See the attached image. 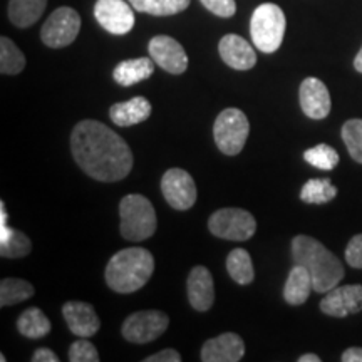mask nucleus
Here are the masks:
<instances>
[{
  "mask_svg": "<svg viewBox=\"0 0 362 362\" xmlns=\"http://www.w3.org/2000/svg\"><path fill=\"white\" fill-rule=\"evenodd\" d=\"M250 124L243 111L237 107H228L216 116L214 124V138L216 146L223 155L235 156L245 146Z\"/></svg>",
  "mask_w": 362,
  "mask_h": 362,
  "instance_id": "nucleus-6",
  "label": "nucleus"
},
{
  "mask_svg": "<svg viewBox=\"0 0 362 362\" xmlns=\"http://www.w3.org/2000/svg\"><path fill=\"white\" fill-rule=\"evenodd\" d=\"M354 67H356L357 72H361V74H362V47H361V51L357 52V56L354 59Z\"/></svg>",
  "mask_w": 362,
  "mask_h": 362,
  "instance_id": "nucleus-40",
  "label": "nucleus"
},
{
  "mask_svg": "<svg viewBox=\"0 0 362 362\" xmlns=\"http://www.w3.org/2000/svg\"><path fill=\"white\" fill-rule=\"evenodd\" d=\"M245 356V342L238 334L225 332L208 339L202 347L203 362H238Z\"/></svg>",
  "mask_w": 362,
  "mask_h": 362,
  "instance_id": "nucleus-16",
  "label": "nucleus"
},
{
  "mask_svg": "<svg viewBox=\"0 0 362 362\" xmlns=\"http://www.w3.org/2000/svg\"><path fill=\"white\" fill-rule=\"evenodd\" d=\"M161 192L168 205L175 210L187 211L197 202V185L188 171L171 168L163 175Z\"/></svg>",
  "mask_w": 362,
  "mask_h": 362,
  "instance_id": "nucleus-10",
  "label": "nucleus"
},
{
  "mask_svg": "<svg viewBox=\"0 0 362 362\" xmlns=\"http://www.w3.org/2000/svg\"><path fill=\"white\" fill-rule=\"evenodd\" d=\"M304 160L317 170L330 171L339 165V153L329 144H317V146L307 149Z\"/></svg>",
  "mask_w": 362,
  "mask_h": 362,
  "instance_id": "nucleus-29",
  "label": "nucleus"
},
{
  "mask_svg": "<svg viewBox=\"0 0 362 362\" xmlns=\"http://www.w3.org/2000/svg\"><path fill=\"white\" fill-rule=\"evenodd\" d=\"M312 291H314V284H312L309 270H307L305 267L296 264L292 267L284 287L285 302L291 305L305 304Z\"/></svg>",
  "mask_w": 362,
  "mask_h": 362,
  "instance_id": "nucleus-22",
  "label": "nucleus"
},
{
  "mask_svg": "<svg viewBox=\"0 0 362 362\" xmlns=\"http://www.w3.org/2000/svg\"><path fill=\"white\" fill-rule=\"evenodd\" d=\"M71 151L86 175L103 183L121 181L133 168L128 143L106 124L94 119L81 121L71 133Z\"/></svg>",
  "mask_w": 362,
  "mask_h": 362,
  "instance_id": "nucleus-1",
  "label": "nucleus"
},
{
  "mask_svg": "<svg viewBox=\"0 0 362 362\" xmlns=\"http://www.w3.org/2000/svg\"><path fill=\"white\" fill-rule=\"evenodd\" d=\"M320 310L330 317H349L362 310V285H337L325 292Z\"/></svg>",
  "mask_w": 362,
  "mask_h": 362,
  "instance_id": "nucleus-13",
  "label": "nucleus"
},
{
  "mask_svg": "<svg viewBox=\"0 0 362 362\" xmlns=\"http://www.w3.org/2000/svg\"><path fill=\"white\" fill-rule=\"evenodd\" d=\"M170 319L161 310H141L128 315L123 322V337L133 344L153 342L166 332Z\"/></svg>",
  "mask_w": 362,
  "mask_h": 362,
  "instance_id": "nucleus-9",
  "label": "nucleus"
},
{
  "mask_svg": "<svg viewBox=\"0 0 362 362\" xmlns=\"http://www.w3.org/2000/svg\"><path fill=\"white\" fill-rule=\"evenodd\" d=\"M25 67V56L6 35L0 37V72L6 76L21 74Z\"/></svg>",
  "mask_w": 362,
  "mask_h": 362,
  "instance_id": "nucleus-28",
  "label": "nucleus"
},
{
  "mask_svg": "<svg viewBox=\"0 0 362 362\" xmlns=\"http://www.w3.org/2000/svg\"><path fill=\"white\" fill-rule=\"evenodd\" d=\"M298 99L304 115L310 119H324L332 110L329 89L317 78H307L302 81L298 89Z\"/></svg>",
  "mask_w": 362,
  "mask_h": 362,
  "instance_id": "nucleus-14",
  "label": "nucleus"
},
{
  "mask_svg": "<svg viewBox=\"0 0 362 362\" xmlns=\"http://www.w3.org/2000/svg\"><path fill=\"white\" fill-rule=\"evenodd\" d=\"M337 197V188L327 178L309 180L300 189V200L309 205H324Z\"/></svg>",
  "mask_w": 362,
  "mask_h": 362,
  "instance_id": "nucleus-27",
  "label": "nucleus"
},
{
  "mask_svg": "<svg viewBox=\"0 0 362 362\" xmlns=\"http://www.w3.org/2000/svg\"><path fill=\"white\" fill-rule=\"evenodd\" d=\"M155 272V259L146 248L131 247L115 253L107 262L104 279L117 293H133L148 284Z\"/></svg>",
  "mask_w": 362,
  "mask_h": 362,
  "instance_id": "nucleus-3",
  "label": "nucleus"
},
{
  "mask_svg": "<svg viewBox=\"0 0 362 362\" xmlns=\"http://www.w3.org/2000/svg\"><path fill=\"white\" fill-rule=\"evenodd\" d=\"M226 272L238 285H248L255 279L252 257L245 248H235L226 257Z\"/></svg>",
  "mask_w": 362,
  "mask_h": 362,
  "instance_id": "nucleus-25",
  "label": "nucleus"
},
{
  "mask_svg": "<svg viewBox=\"0 0 362 362\" xmlns=\"http://www.w3.org/2000/svg\"><path fill=\"white\" fill-rule=\"evenodd\" d=\"M33 250V243L25 233L7 225V211L0 203V255L4 259H22Z\"/></svg>",
  "mask_w": 362,
  "mask_h": 362,
  "instance_id": "nucleus-19",
  "label": "nucleus"
},
{
  "mask_svg": "<svg viewBox=\"0 0 362 362\" xmlns=\"http://www.w3.org/2000/svg\"><path fill=\"white\" fill-rule=\"evenodd\" d=\"M34 285L22 279H2L0 282V305H16L34 297Z\"/></svg>",
  "mask_w": 362,
  "mask_h": 362,
  "instance_id": "nucleus-26",
  "label": "nucleus"
},
{
  "mask_svg": "<svg viewBox=\"0 0 362 362\" xmlns=\"http://www.w3.org/2000/svg\"><path fill=\"white\" fill-rule=\"evenodd\" d=\"M153 71H155V62L149 57H138L128 59V61L119 62L112 71V78L123 88H129L141 81L151 78Z\"/></svg>",
  "mask_w": 362,
  "mask_h": 362,
  "instance_id": "nucleus-21",
  "label": "nucleus"
},
{
  "mask_svg": "<svg viewBox=\"0 0 362 362\" xmlns=\"http://www.w3.org/2000/svg\"><path fill=\"white\" fill-rule=\"evenodd\" d=\"M151 103L146 98L138 96L129 99L126 103H117L115 106H111L110 116L111 121L116 126L121 128H129V126L139 124L143 121H146L151 116Z\"/></svg>",
  "mask_w": 362,
  "mask_h": 362,
  "instance_id": "nucleus-20",
  "label": "nucleus"
},
{
  "mask_svg": "<svg viewBox=\"0 0 362 362\" xmlns=\"http://www.w3.org/2000/svg\"><path fill=\"white\" fill-rule=\"evenodd\" d=\"M200 2L203 4V7L215 13L216 17H221V19L233 17L235 12H237L235 0H200Z\"/></svg>",
  "mask_w": 362,
  "mask_h": 362,
  "instance_id": "nucleus-33",
  "label": "nucleus"
},
{
  "mask_svg": "<svg viewBox=\"0 0 362 362\" xmlns=\"http://www.w3.org/2000/svg\"><path fill=\"white\" fill-rule=\"evenodd\" d=\"M342 139L351 158L362 165V119H349L342 126Z\"/></svg>",
  "mask_w": 362,
  "mask_h": 362,
  "instance_id": "nucleus-30",
  "label": "nucleus"
},
{
  "mask_svg": "<svg viewBox=\"0 0 362 362\" xmlns=\"http://www.w3.org/2000/svg\"><path fill=\"white\" fill-rule=\"evenodd\" d=\"M180 361H181L180 352L175 349L160 351V352H156V354L149 356L144 359V362H180Z\"/></svg>",
  "mask_w": 362,
  "mask_h": 362,
  "instance_id": "nucleus-35",
  "label": "nucleus"
},
{
  "mask_svg": "<svg viewBox=\"0 0 362 362\" xmlns=\"http://www.w3.org/2000/svg\"><path fill=\"white\" fill-rule=\"evenodd\" d=\"M298 362H320V357L315 354H304L298 357Z\"/></svg>",
  "mask_w": 362,
  "mask_h": 362,
  "instance_id": "nucleus-39",
  "label": "nucleus"
},
{
  "mask_svg": "<svg viewBox=\"0 0 362 362\" xmlns=\"http://www.w3.org/2000/svg\"><path fill=\"white\" fill-rule=\"evenodd\" d=\"M69 361L71 362H98L99 354L93 344L88 339H81L69 347Z\"/></svg>",
  "mask_w": 362,
  "mask_h": 362,
  "instance_id": "nucleus-32",
  "label": "nucleus"
},
{
  "mask_svg": "<svg viewBox=\"0 0 362 362\" xmlns=\"http://www.w3.org/2000/svg\"><path fill=\"white\" fill-rule=\"evenodd\" d=\"M342 362H362V347H349L342 352Z\"/></svg>",
  "mask_w": 362,
  "mask_h": 362,
  "instance_id": "nucleus-37",
  "label": "nucleus"
},
{
  "mask_svg": "<svg viewBox=\"0 0 362 362\" xmlns=\"http://www.w3.org/2000/svg\"><path fill=\"white\" fill-rule=\"evenodd\" d=\"M208 230L215 237L233 242H245L255 235L257 221L243 208H221L208 220Z\"/></svg>",
  "mask_w": 362,
  "mask_h": 362,
  "instance_id": "nucleus-7",
  "label": "nucleus"
},
{
  "mask_svg": "<svg viewBox=\"0 0 362 362\" xmlns=\"http://www.w3.org/2000/svg\"><path fill=\"white\" fill-rule=\"evenodd\" d=\"M133 11V6L124 0H98L94 6V17L110 34L124 35L134 27Z\"/></svg>",
  "mask_w": 362,
  "mask_h": 362,
  "instance_id": "nucleus-11",
  "label": "nucleus"
},
{
  "mask_svg": "<svg viewBox=\"0 0 362 362\" xmlns=\"http://www.w3.org/2000/svg\"><path fill=\"white\" fill-rule=\"evenodd\" d=\"M292 259L296 264L309 270L314 291L325 293L337 287L344 279L342 262L309 235H297L292 240Z\"/></svg>",
  "mask_w": 362,
  "mask_h": 362,
  "instance_id": "nucleus-2",
  "label": "nucleus"
},
{
  "mask_svg": "<svg viewBox=\"0 0 362 362\" xmlns=\"http://www.w3.org/2000/svg\"><path fill=\"white\" fill-rule=\"evenodd\" d=\"M62 315H64V320L71 332L81 339L93 337L101 329V320H99L94 307L88 302H66L62 305Z\"/></svg>",
  "mask_w": 362,
  "mask_h": 362,
  "instance_id": "nucleus-15",
  "label": "nucleus"
},
{
  "mask_svg": "<svg viewBox=\"0 0 362 362\" xmlns=\"http://www.w3.org/2000/svg\"><path fill=\"white\" fill-rule=\"evenodd\" d=\"M17 329L27 339H42L51 332V320L37 307H29L17 319Z\"/></svg>",
  "mask_w": 362,
  "mask_h": 362,
  "instance_id": "nucleus-24",
  "label": "nucleus"
},
{
  "mask_svg": "<svg viewBox=\"0 0 362 362\" xmlns=\"http://www.w3.org/2000/svg\"><path fill=\"white\" fill-rule=\"evenodd\" d=\"M187 292L189 305L194 310L206 312L211 309L215 302V285L206 267L198 265L192 269L187 280Z\"/></svg>",
  "mask_w": 362,
  "mask_h": 362,
  "instance_id": "nucleus-17",
  "label": "nucleus"
},
{
  "mask_svg": "<svg viewBox=\"0 0 362 362\" xmlns=\"http://www.w3.org/2000/svg\"><path fill=\"white\" fill-rule=\"evenodd\" d=\"M128 2L133 6L134 11L138 12H146V7H148V0H128Z\"/></svg>",
  "mask_w": 362,
  "mask_h": 362,
  "instance_id": "nucleus-38",
  "label": "nucleus"
},
{
  "mask_svg": "<svg viewBox=\"0 0 362 362\" xmlns=\"http://www.w3.org/2000/svg\"><path fill=\"white\" fill-rule=\"evenodd\" d=\"M33 361L34 362H59V357L54 351L45 349V347H40V349L34 351Z\"/></svg>",
  "mask_w": 362,
  "mask_h": 362,
  "instance_id": "nucleus-36",
  "label": "nucleus"
},
{
  "mask_svg": "<svg viewBox=\"0 0 362 362\" xmlns=\"http://www.w3.org/2000/svg\"><path fill=\"white\" fill-rule=\"evenodd\" d=\"M47 7V0H11L8 2V19L16 27L25 29L34 25Z\"/></svg>",
  "mask_w": 362,
  "mask_h": 362,
  "instance_id": "nucleus-23",
  "label": "nucleus"
},
{
  "mask_svg": "<svg viewBox=\"0 0 362 362\" xmlns=\"http://www.w3.org/2000/svg\"><path fill=\"white\" fill-rule=\"evenodd\" d=\"M192 0H148L146 13L155 17L175 16L187 11Z\"/></svg>",
  "mask_w": 362,
  "mask_h": 362,
  "instance_id": "nucleus-31",
  "label": "nucleus"
},
{
  "mask_svg": "<svg viewBox=\"0 0 362 362\" xmlns=\"http://www.w3.org/2000/svg\"><path fill=\"white\" fill-rule=\"evenodd\" d=\"M119 232L128 242H143L156 232V211L146 197L126 194L119 203Z\"/></svg>",
  "mask_w": 362,
  "mask_h": 362,
  "instance_id": "nucleus-4",
  "label": "nucleus"
},
{
  "mask_svg": "<svg viewBox=\"0 0 362 362\" xmlns=\"http://www.w3.org/2000/svg\"><path fill=\"white\" fill-rule=\"evenodd\" d=\"M285 13L277 4H262L253 11L250 21V35L259 51L272 54L279 51L285 35Z\"/></svg>",
  "mask_w": 362,
  "mask_h": 362,
  "instance_id": "nucleus-5",
  "label": "nucleus"
},
{
  "mask_svg": "<svg viewBox=\"0 0 362 362\" xmlns=\"http://www.w3.org/2000/svg\"><path fill=\"white\" fill-rule=\"evenodd\" d=\"M149 56L163 71L170 74H183L188 69V56L183 45L170 35H156L149 40Z\"/></svg>",
  "mask_w": 362,
  "mask_h": 362,
  "instance_id": "nucleus-12",
  "label": "nucleus"
},
{
  "mask_svg": "<svg viewBox=\"0 0 362 362\" xmlns=\"http://www.w3.org/2000/svg\"><path fill=\"white\" fill-rule=\"evenodd\" d=\"M79 30V13L71 7H59L44 22L40 29V39L47 47L62 49L74 42Z\"/></svg>",
  "mask_w": 362,
  "mask_h": 362,
  "instance_id": "nucleus-8",
  "label": "nucleus"
},
{
  "mask_svg": "<svg viewBox=\"0 0 362 362\" xmlns=\"http://www.w3.org/2000/svg\"><path fill=\"white\" fill-rule=\"evenodd\" d=\"M346 262L352 269H362V233L354 235L347 243Z\"/></svg>",
  "mask_w": 362,
  "mask_h": 362,
  "instance_id": "nucleus-34",
  "label": "nucleus"
},
{
  "mask_svg": "<svg viewBox=\"0 0 362 362\" xmlns=\"http://www.w3.org/2000/svg\"><path fill=\"white\" fill-rule=\"evenodd\" d=\"M221 61L237 71H248L257 64V54L245 39L237 34H226L218 44Z\"/></svg>",
  "mask_w": 362,
  "mask_h": 362,
  "instance_id": "nucleus-18",
  "label": "nucleus"
}]
</instances>
